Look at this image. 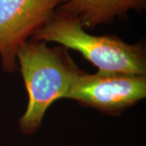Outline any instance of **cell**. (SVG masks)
<instances>
[{"label": "cell", "mask_w": 146, "mask_h": 146, "mask_svg": "<svg viewBox=\"0 0 146 146\" xmlns=\"http://www.w3.org/2000/svg\"><path fill=\"white\" fill-rule=\"evenodd\" d=\"M145 7L146 0H65L58 9L76 17L84 29L90 30Z\"/></svg>", "instance_id": "cell-5"}, {"label": "cell", "mask_w": 146, "mask_h": 146, "mask_svg": "<svg viewBox=\"0 0 146 146\" xmlns=\"http://www.w3.org/2000/svg\"><path fill=\"white\" fill-rule=\"evenodd\" d=\"M146 98V76L81 72L66 99L104 114L118 115Z\"/></svg>", "instance_id": "cell-3"}, {"label": "cell", "mask_w": 146, "mask_h": 146, "mask_svg": "<svg viewBox=\"0 0 146 146\" xmlns=\"http://www.w3.org/2000/svg\"><path fill=\"white\" fill-rule=\"evenodd\" d=\"M16 62L28 95L26 109L18 121L19 130L31 136L40 129L49 108L58 100L66 99L82 70L68 49L33 39L19 47Z\"/></svg>", "instance_id": "cell-1"}, {"label": "cell", "mask_w": 146, "mask_h": 146, "mask_svg": "<svg viewBox=\"0 0 146 146\" xmlns=\"http://www.w3.org/2000/svg\"><path fill=\"white\" fill-rule=\"evenodd\" d=\"M30 39L55 43L82 54L100 72L146 76V52L113 35H93L76 17L58 8Z\"/></svg>", "instance_id": "cell-2"}, {"label": "cell", "mask_w": 146, "mask_h": 146, "mask_svg": "<svg viewBox=\"0 0 146 146\" xmlns=\"http://www.w3.org/2000/svg\"><path fill=\"white\" fill-rule=\"evenodd\" d=\"M65 0H0V61L3 71L18 70L16 53Z\"/></svg>", "instance_id": "cell-4"}]
</instances>
